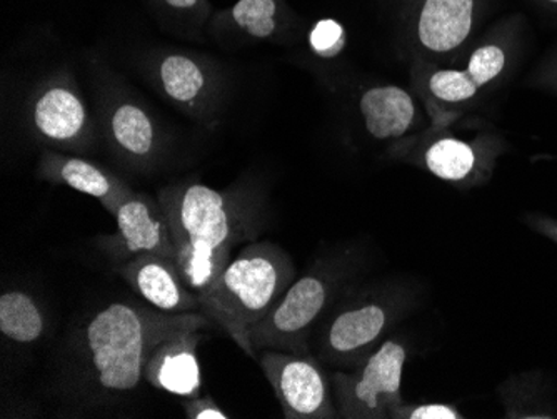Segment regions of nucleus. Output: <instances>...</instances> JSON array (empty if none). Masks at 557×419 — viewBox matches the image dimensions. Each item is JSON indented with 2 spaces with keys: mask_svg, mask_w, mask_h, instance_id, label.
<instances>
[{
  "mask_svg": "<svg viewBox=\"0 0 557 419\" xmlns=\"http://www.w3.org/2000/svg\"><path fill=\"white\" fill-rule=\"evenodd\" d=\"M474 162L472 147L458 139L437 140L425 155L429 171L444 181L465 180L474 168Z\"/></svg>",
  "mask_w": 557,
  "mask_h": 419,
  "instance_id": "a211bd4d",
  "label": "nucleus"
},
{
  "mask_svg": "<svg viewBox=\"0 0 557 419\" xmlns=\"http://www.w3.org/2000/svg\"><path fill=\"white\" fill-rule=\"evenodd\" d=\"M159 86L162 93L183 108H196L209 89L205 65L184 54H169L159 62Z\"/></svg>",
  "mask_w": 557,
  "mask_h": 419,
  "instance_id": "2eb2a0df",
  "label": "nucleus"
},
{
  "mask_svg": "<svg viewBox=\"0 0 557 419\" xmlns=\"http://www.w3.org/2000/svg\"><path fill=\"white\" fill-rule=\"evenodd\" d=\"M472 0H428L419 21V39L429 51L449 52L471 33Z\"/></svg>",
  "mask_w": 557,
  "mask_h": 419,
  "instance_id": "ddd939ff",
  "label": "nucleus"
},
{
  "mask_svg": "<svg viewBox=\"0 0 557 419\" xmlns=\"http://www.w3.org/2000/svg\"><path fill=\"white\" fill-rule=\"evenodd\" d=\"M46 319L39 305L24 291H8L0 296V333L18 344L40 340Z\"/></svg>",
  "mask_w": 557,
  "mask_h": 419,
  "instance_id": "f3484780",
  "label": "nucleus"
},
{
  "mask_svg": "<svg viewBox=\"0 0 557 419\" xmlns=\"http://www.w3.org/2000/svg\"><path fill=\"white\" fill-rule=\"evenodd\" d=\"M33 121L50 143L75 144L89 131V115L79 94L69 86H49L34 102Z\"/></svg>",
  "mask_w": 557,
  "mask_h": 419,
  "instance_id": "f8f14e48",
  "label": "nucleus"
},
{
  "mask_svg": "<svg viewBox=\"0 0 557 419\" xmlns=\"http://www.w3.org/2000/svg\"><path fill=\"white\" fill-rule=\"evenodd\" d=\"M331 299V281L322 274H308L290 284L271 312L250 331V346L258 352L306 355L308 336Z\"/></svg>",
  "mask_w": 557,
  "mask_h": 419,
  "instance_id": "39448f33",
  "label": "nucleus"
},
{
  "mask_svg": "<svg viewBox=\"0 0 557 419\" xmlns=\"http://www.w3.org/2000/svg\"><path fill=\"white\" fill-rule=\"evenodd\" d=\"M393 418L459 419L462 418V416L459 415L453 406L441 405V403H429V405L416 406V408L399 405L394 409Z\"/></svg>",
  "mask_w": 557,
  "mask_h": 419,
  "instance_id": "5701e85b",
  "label": "nucleus"
},
{
  "mask_svg": "<svg viewBox=\"0 0 557 419\" xmlns=\"http://www.w3.org/2000/svg\"><path fill=\"white\" fill-rule=\"evenodd\" d=\"M504 65H506V54L503 49L497 46H484L471 56L468 74L475 86L483 87L499 76Z\"/></svg>",
  "mask_w": 557,
  "mask_h": 419,
  "instance_id": "412c9836",
  "label": "nucleus"
},
{
  "mask_svg": "<svg viewBox=\"0 0 557 419\" xmlns=\"http://www.w3.org/2000/svg\"><path fill=\"white\" fill-rule=\"evenodd\" d=\"M109 130L119 149L134 159H147L156 151V127L150 115L134 102L112 109Z\"/></svg>",
  "mask_w": 557,
  "mask_h": 419,
  "instance_id": "dca6fc26",
  "label": "nucleus"
},
{
  "mask_svg": "<svg viewBox=\"0 0 557 419\" xmlns=\"http://www.w3.org/2000/svg\"><path fill=\"white\" fill-rule=\"evenodd\" d=\"M429 87L437 99L446 102L468 101L479 89L468 71L436 72L429 81Z\"/></svg>",
  "mask_w": 557,
  "mask_h": 419,
  "instance_id": "aec40b11",
  "label": "nucleus"
},
{
  "mask_svg": "<svg viewBox=\"0 0 557 419\" xmlns=\"http://www.w3.org/2000/svg\"><path fill=\"white\" fill-rule=\"evenodd\" d=\"M211 326L205 312L168 315L131 303H112L87 321L83 346L90 383L100 393L122 394L137 390L144 368L159 341L181 328Z\"/></svg>",
  "mask_w": 557,
  "mask_h": 419,
  "instance_id": "f03ea898",
  "label": "nucleus"
},
{
  "mask_svg": "<svg viewBox=\"0 0 557 419\" xmlns=\"http://www.w3.org/2000/svg\"><path fill=\"white\" fill-rule=\"evenodd\" d=\"M259 365L287 419H333L339 416L331 378L306 355L264 349Z\"/></svg>",
  "mask_w": 557,
  "mask_h": 419,
  "instance_id": "423d86ee",
  "label": "nucleus"
},
{
  "mask_svg": "<svg viewBox=\"0 0 557 419\" xmlns=\"http://www.w3.org/2000/svg\"><path fill=\"white\" fill-rule=\"evenodd\" d=\"M366 130L375 139L403 136L414 121L412 97L396 86L374 87L361 97Z\"/></svg>",
  "mask_w": 557,
  "mask_h": 419,
  "instance_id": "4468645a",
  "label": "nucleus"
},
{
  "mask_svg": "<svg viewBox=\"0 0 557 419\" xmlns=\"http://www.w3.org/2000/svg\"><path fill=\"white\" fill-rule=\"evenodd\" d=\"M296 278L293 259L271 241H256L231 259L218 280L200 294L202 312L250 358V331L283 298Z\"/></svg>",
  "mask_w": 557,
  "mask_h": 419,
  "instance_id": "7ed1b4c3",
  "label": "nucleus"
},
{
  "mask_svg": "<svg viewBox=\"0 0 557 419\" xmlns=\"http://www.w3.org/2000/svg\"><path fill=\"white\" fill-rule=\"evenodd\" d=\"M115 271L127 281L144 301L168 315L202 312L199 296L189 289L177 264L162 256H139L119 262Z\"/></svg>",
  "mask_w": 557,
  "mask_h": 419,
  "instance_id": "1a4fd4ad",
  "label": "nucleus"
},
{
  "mask_svg": "<svg viewBox=\"0 0 557 419\" xmlns=\"http://www.w3.org/2000/svg\"><path fill=\"white\" fill-rule=\"evenodd\" d=\"M184 415L189 419H230L231 416L211 398V396H196L183 403Z\"/></svg>",
  "mask_w": 557,
  "mask_h": 419,
  "instance_id": "b1692460",
  "label": "nucleus"
},
{
  "mask_svg": "<svg viewBox=\"0 0 557 419\" xmlns=\"http://www.w3.org/2000/svg\"><path fill=\"white\" fill-rule=\"evenodd\" d=\"M114 219L117 231L100 237L99 246L117 264L150 255L175 262L171 230L159 202L143 194H133L119 206Z\"/></svg>",
  "mask_w": 557,
  "mask_h": 419,
  "instance_id": "0eeeda50",
  "label": "nucleus"
},
{
  "mask_svg": "<svg viewBox=\"0 0 557 419\" xmlns=\"http://www.w3.org/2000/svg\"><path fill=\"white\" fill-rule=\"evenodd\" d=\"M312 51L321 58H336L344 49L346 34L344 27L334 19H324L315 24L309 36Z\"/></svg>",
  "mask_w": 557,
  "mask_h": 419,
  "instance_id": "4be33fe9",
  "label": "nucleus"
},
{
  "mask_svg": "<svg viewBox=\"0 0 557 419\" xmlns=\"http://www.w3.org/2000/svg\"><path fill=\"white\" fill-rule=\"evenodd\" d=\"M158 202L171 230L175 264L200 296L230 264L237 244L252 236L250 218L231 194L200 183L162 190Z\"/></svg>",
  "mask_w": 557,
  "mask_h": 419,
  "instance_id": "f257e3e1",
  "label": "nucleus"
},
{
  "mask_svg": "<svg viewBox=\"0 0 557 419\" xmlns=\"http://www.w3.org/2000/svg\"><path fill=\"white\" fill-rule=\"evenodd\" d=\"M40 176L65 184L77 193L96 197L97 201H100V205L104 206L112 215L115 214L119 206L134 194L121 180L100 169L99 165L84 159L52 155V152H47L40 161Z\"/></svg>",
  "mask_w": 557,
  "mask_h": 419,
  "instance_id": "9b49d317",
  "label": "nucleus"
},
{
  "mask_svg": "<svg viewBox=\"0 0 557 419\" xmlns=\"http://www.w3.org/2000/svg\"><path fill=\"white\" fill-rule=\"evenodd\" d=\"M550 2H556V4H557V0H550Z\"/></svg>",
  "mask_w": 557,
  "mask_h": 419,
  "instance_id": "a878e982",
  "label": "nucleus"
},
{
  "mask_svg": "<svg viewBox=\"0 0 557 419\" xmlns=\"http://www.w3.org/2000/svg\"><path fill=\"white\" fill-rule=\"evenodd\" d=\"M162 2L175 12L199 11L206 5V0H162Z\"/></svg>",
  "mask_w": 557,
  "mask_h": 419,
  "instance_id": "393cba45",
  "label": "nucleus"
},
{
  "mask_svg": "<svg viewBox=\"0 0 557 419\" xmlns=\"http://www.w3.org/2000/svg\"><path fill=\"white\" fill-rule=\"evenodd\" d=\"M275 0H239L231 11V19L250 37L268 39L275 30Z\"/></svg>",
  "mask_w": 557,
  "mask_h": 419,
  "instance_id": "6ab92c4d",
  "label": "nucleus"
},
{
  "mask_svg": "<svg viewBox=\"0 0 557 419\" xmlns=\"http://www.w3.org/2000/svg\"><path fill=\"white\" fill-rule=\"evenodd\" d=\"M406 358L408 353L403 344L387 340L354 373H334L331 383L339 416L393 418L394 409L403 405L400 384Z\"/></svg>",
  "mask_w": 557,
  "mask_h": 419,
  "instance_id": "20e7f679",
  "label": "nucleus"
},
{
  "mask_svg": "<svg viewBox=\"0 0 557 419\" xmlns=\"http://www.w3.org/2000/svg\"><path fill=\"white\" fill-rule=\"evenodd\" d=\"M389 321V306L383 303H362L344 309L325 330L322 355L336 365L352 361L383 336Z\"/></svg>",
  "mask_w": 557,
  "mask_h": 419,
  "instance_id": "9d476101",
  "label": "nucleus"
},
{
  "mask_svg": "<svg viewBox=\"0 0 557 419\" xmlns=\"http://www.w3.org/2000/svg\"><path fill=\"white\" fill-rule=\"evenodd\" d=\"M209 326L181 328L156 344L144 368V381L180 398H196L202 391L197 348Z\"/></svg>",
  "mask_w": 557,
  "mask_h": 419,
  "instance_id": "6e6552de",
  "label": "nucleus"
}]
</instances>
